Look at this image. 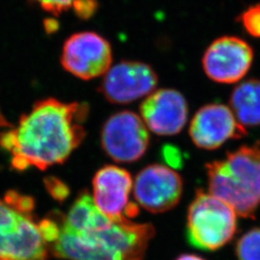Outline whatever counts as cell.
Wrapping results in <instances>:
<instances>
[{
  "mask_svg": "<svg viewBox=\"0 0 260 260\" xmlns=\"http://www.w3.org/2000/svg\"><path fill=\"white\" fill-rule=\"evenodd\" d=\"M88 114L85 103L39 101L29 113L20 116L18 126L0 133V147L11 153L15 170L35 167L45 171L64 163L81 145Z\"/></svg>",
  "mask_w": 260,
  "mask_h": 260,
  "instance_id": "1",
  "label": "cell"
},
{
  "mask_svg": "<svg viewBox=\"0 0 260 260\" xmlns=\"http://www.w3.org/2000/svg\"><path fill=\"white\" fill-rule=\"evenodd\" d=\"M154 233L150 223L113 221L105 217L95 226L82 233L62 228L51 250L62 259L143 260Z\"/></svg>",
  "mask_w": 260,
  "mask_h": 260,
  "instance_id": "2",
  "label": "cell"
},
{
  "mask_svg": "<svg viewBox=\"0 0 260 260\" xmlns=\"http://www.w3.org/2000/svg\"><path fill=\"white\" fill-rule=\"evenodd\" d=\"M208 192L238 216L254 217L260 205V147L244 146L206 164Z\"/></svg>",
  "mask_w": 260,
  "mask_h": 260,
  "instance_id": "3",
  "label": "cell"
},
{
  "mask_svg": "<svg viewBox=\"0 0 260 260\" xmlns=\"http://www.w3.org/2000/svg\"><path fill=\"white\" fill-rule=\"evenodd\" d=\"M237 216L223 200L200 189L188 209L187 240L197 249L216 251L234 237Z\"/></svg>",
  "mask_w": 260,
  "mask_h": 260,
  "instance_id": "4",
  "label": "cell"
},
{
  "mask_svg": "<svg viewBox=\"0 0 260 260\" xmlns=\"http://www.w3.org/2000/svg\"><path fill=\"white\" fill-rule=\"evenodd\" d=\"M101 142L103 150L113 160L121 163L135 162L148 150L149 129L134 112H118L104 122Z\"/></svg>",
  "mask_w": 260,
  "mask_h": 260,
  "instance_id": "5",
  "label": "cell"
},
{
  "mask_svg": "<svg viewBox=\"0 0 260 260\" xmlns=\"http://www.w3.org/2000/svg\"><path fill=\"white\" fill-rule=\"evenodd\" d=\"M110 43L95 32H78L66 40L61 64L68 73L82 80L104 75L111 68Z\"/></svg>",
  "mask_w": 260,
  "mask_h": 260,
  "instance_id": "6",
  "label": "cell"
},
{
  "mask_svg": "<svg viewBox=\"0 0 260 260\" xmlns=\"http://www.w3.org/2000/svg\"><path fill=\"white\" fill-rule=\"evenodd\" d=\"M253 57L248 42L235 36H223L206 48L202 64L205 75L214 82L238 83L249 73Z\"/></svg>",
  "mask_w": 260,
  "mask_h": 260,
  "instance_id": "7",
  "label": "cell"
},
{
  "mask_svg": "<svg viewBox=\"0 0 260 260\" xmlns=\"http://www.w3.org/2000/svg\"><path fill=\"white\" fill-rule=\"evenodd\" d=\"M157 84L152 67L139 61H121L104 75L99 91L109 103L126 104L148 96Z\"/></svg>",
  "mask_w": 260,
  "mask_h": 260,
  "instance_id": "8",
  "label": "cell"
},
{
  "mask_svg": "<svg viewBox=\"0 0 260 260\" xmlns=\"http://www.w3.org/2000/svg\"><path fill=\"white\" fill-rule=\"evenodd\" d=\"M138 205L151 213H163L179 203L183 191L182 178L168 166L152 164L140 171L133 183Z\"/></svg>",
  "mask_w": 260,
  "mask_h": 260,
  "instance_id": "9",
  "label": "cell"
},
{
  "mask_svg": "<svg viewBox=\"0 0 260 260\" xmlns=\"http://www.w3.org/2000/svg\"><path fill=\"white\" fill-rule=\"evenodd\" d=\"M189 135L197 148L213 150L230 140L245 137L247 128L237 121L231 107L210 103L196 112L190 123Z\"/></svg>",
  "mask_w": 260,
  "mask_h": 260,
  "instance_id": "10",
  "label": "cell"
},
{
  "mask_svg": "<svg viewBox=\"0 0 260 260\" xmlns=\"http://www.w3.org/2000/svg\"><path fill=\"white\" fill-rule=\"evenodd\" d=\"M140 114L151 132L159 136H173L185 126L188 104L184 95L177 90L161 89L141 103Z\"/></svg>",
  "mask_w": 260,
  "mask_h": 260,
  "instance_id": "11",
  "label": "cell"
},
{
  "mask_svg": "<svg viewBox=\"0 0 260 260\" xmlns=\"http://www.w3.org/2000/svg\"><path fill=\"white\" fill-rule=\"evenodd\" d=\"M133 188L129 173L114 165L101 168L93 178V199L98 209L113 221L129 220L125 211Z\"/></svg>",
  "mask_w": 260,
  "mask_h": 260,
  "instance_id": "12",
  "label": "cell"
},
{
  "mask_svg": "<svg viewBox=\"0 0 260 260\" xmlns=\"http://www.w3.org/2000/svg\"><path fill=\"white\" fill-rule=\"evenodd\" d=\"M230 107L243 126L260 125V80L249 79L238 84L230 98Z\"/></svg>",
  "mask_w": 260,
  "mask_h": 260,
  "instance_id": "13",
  "label": "cell"
},
{
  "mask_svg": "<svg viewBox=\"0 0 260 260\" xmlns=\"http://www.w3.org/2000/svg\"><path fill=\"white\" fill-rule=\"evenodd\" d=\"M235 251L238 260H260V228L242 235Z\"/></svg>",
  "mask_w": 260,
  "mask_h": 260,
  "instance_id": "14",
  "label": "cell"
},
{
  "mask_svg": "<svg viewBox=\"0 0 260 260\" xmlns=\"http://www.w3.org/2000/svg\"><path fill=\"white\" fill-rule=\"evenodd\" d=\"M237 21L250 36L260 39V3L244 10L237 17Z\"/></svg>",
  "mask_w": 260,
  "mask_h": 260,
  "instance_id": "15",
  "label": "cell"
},
{
  "mask_svg": "<svg viewBox=\"0 0 260 260\" xmlns=\"http://www.w3.org/2000/svg\"><path fill=\"white\" fill-rule=\"evenodd\" d=\"M4 202L17 212L24 215H31L35 207V201L33 198L20 194L14 190L6 192L4 196Z\"/></svg>",
  "mask_w": 260,
  "mask_h": 260,
  "instance_id": "16",
  "label": "cell"
},
{
  "mask_svg": "<svg viewBox=\"0 0 260 260\" xmlns=\"http://www.w3.org/2000/svg\"><path fill=\"white\" fill-rule=\"evenodd\" d=\"M62 221H63V217H61V220H60V215H59V219H54L51 217V218L44 219L38 223L39 231L47 245L54 244L60 237V234L62 232Z\"/></svg>",
  "mask_w": 260,
  "mask_h": 260,
  "instance_id": "17",
  "label": "cell"
},
{
  "mask_svg": "<svg viewBox=\"0 0 260 260\" xmlns=\"http://www.w3.org/2000/svg\"><path fill=\"white\" fill-rule=\"evenodd\" d=\"M44 181L48 194L57 202L62 203L70 196L69 186L58 177H47Z\"/></svg>",
  "mask_w": 260,
  "mask_h": 260,
  "instance_id": "18",
  "label": "cell"
},
{
  "mask_svg": "<svg viewBox=\"0 0 260 260\" xmlns=\"http://www.w3.org/2000/svg\"><path fill=\"white\" fill-rule=\"evenodd\" d=\"M42 9L54 16H60L62 13L72 8L74 0H31Z\"/></svg>",
  "mask_w": 260,
  "mask_h": 260,
  "instance_id": "19",
  "label": "cell"
},
{
  "mask_svg": "<svg viewBox=\"0 0 260 260\" xmlns=\"http://www.w3.org/2000/svg\"><path fill=\"white\" fill-rule=\"evenodd\" d=\"M72 8L79 19H89L98 11L99 2L98 0H74Z\"/></svg>",
  "mask_w": 260,
  "mask_h": 260,
  "instance_id": "20",
  "label": "cell"
},
{
  "mask_svg": "<svg viewBox=\"0 0 260 260\" xmlns=\"http://www.w3.org/2000/svg\"><path fill=\"white\" fill-rule=\"evenodd\" d=\"M163 154H164V157L166 159V161L172 165H177V161L180 160V158L178 156L179 152H177V149L173 148V147H169V146L166 147L165 150L163 151Z\"/></svg>",
  "mask_w": 260,
  "mask_h": 260,
  "instance_id": "21",
  "label": "cell"
},
{
  "mask_svg": "<svg viewBox=\"0 0 260 260\" xmlns=\"http://www.w3.org/2000/svg\"><path fill=\"white\" fill-rule=\"evenodd\" d=\"M45 26H46L47 31L50 32V33H53L58 28V23H57V21H55V20L47 19V20H46V22H45Z\"/></svg>",
  "mask_w": 260,
  "mask_h": 260,
  "instance_id": "22",
  "label": "cell"
},
{
  "mask_svg": "<svg viewBox=\"0 0 260 260\" xmlns=\"http://www.w3.org/2000/svg\"><path fill=\"white\" fill-rule=\"evenodd\" d=\"M176 260H205L203 257L199 256V255H196V254H182L180 256H178Z\"/></svg>",
  "mask_w": 260,
  "mask_h": 260,
  "instance_id": "23",
  "label": "cell"
},
{
  "mask_svg": "<svg viewBox=\"0 0 260 260\" xmlns=\"http://www.w3.org/2000/svg\"><path fill=\"white\" fill-rule=\"evenodd\" d=\"M0 127H13L9 122L6 121L1 111H0Z\"/></svg>",
  "mask_w": 260,
  "mask_h": 260,
  "instance_id": "24",
  "label": "cell"
}]
</instances>
